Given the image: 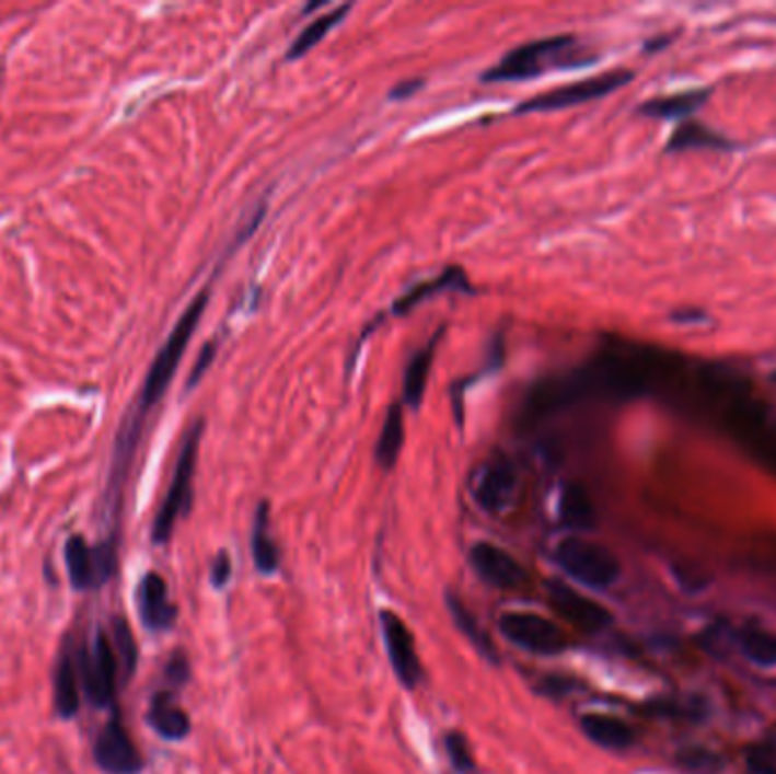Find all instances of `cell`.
Listing matches in <instances>:
<instances>
[{
  "label": "cell",
  "mask_w": 776,
  "mask_h": 774,
  "mask_svg": "<svg viewBox=\"0 0 776 774\" xmlns=\"http://www.w3.org/2000/svg\"><path fill=\"white\" fill-rule=\"evenodd\" d=\"M207 300H209V293H207V289H202V293H198L194 298V302L186 307V312L182 314V319L173 327L171 336L166 338V344L162 346L158 357L152 359L148 373H146V380H143V386H141V393L135 402V407L126 416V420H123V425H128L137 431H143V423H146L148 414L160 405V400L164 397V393L175 376V370L184 357V350H186V346H189V340L205 314Z\"/></svg>",
  "instance_id": "obj_1"
},
{
  "label": "cell",
  "mask_w": 776,
  "mask_h": 774,
  "mask_svg": "<svg viewBox=\"0 0 776 774\" xmlns=\"http://www.w3.org/2000/svg\"><path fill=\"white\" fill-rule=\"evenodd\" d=\"M577 42L570 35L545 37L530 44H522L507 53L498 65L490 67L482 80L484 82H522L543 76L547 69L575 67L577 61Z\"/></svg>",
  "instance_id": "obj_2"
},
{
  "label": "cell",
  "mask_w": 776,
  "mask_h": 774,
  "mask_svg": "<svg viewBox=\"0 0 776 774\" xmlns=\"http://www.w3.org/2000/svg\"><path fill=\"white\" fill-rule=\"evenodd\" d=\"M80 686L93 708H116V693L120 684V663L112 636L105 629L93 632L76 647Z\"/></svg>",
  "instance_id": "obj_3"
},
{
  "label": "cell",
  "mask_w": 776,
  "mask_h": 774,
  "mask_svg": "<svg viewBox=\"0 0 776 774\" xmlns=\"http://www.w3.org/2000/svg\"><path fill=\"white\" fill-rule=\"evenodd\" d=\"M200 435H202V423L198 420L182 441L175 471L166 490V498L154 516L152 522V543L164 545L173 536V530L177 520L192 509L194 500V477H196V463H198V446H200Z\"/></svg>",
  "instance_id": "obj_4"
},
{
  "label": "cell",
  "mask_w": 776,
  "mask_h": 774,
  "mask_svg": "<svg viewBox=\"0 0 776 774\" xmlns=\"http://www.w3.org/2000/svg\"><path fill=\"white\" fill-rule=\"evenodd\" d=\"M554 562L568 577L593 591H606L623 575V564L609 547L583 536H568L558 543Z\"/></svg>",
  "instance_id": "obj_5"
},
{
  "label": "cell",
  "mask_w": 776,
  "mask_h": 774,
  "mask_svg": "<svg viewBox=\"0 0 776 774\" xmlns=\"http://www.w3.org/2000/svg\"><path fill=\"white\" fill-rule=\"evenodd\" d=\"M65 562L76 591H99L118 568L116 536L89 545L82 536H71L65 545Z\"/></svg>",
  "instance_id": "obj_6"
},
{
  "label": "cell",
  "mask_w": 776,
  "mask_h": 774,
  "mask_svg": "<svg viewBox=\"0 0 776 774\" xmlns=\"http://www.w3.org/2000/svg\"><path fill=\"white\" fill-rule=\"evenodd\" d=\"M498 627L507 640L518 645L524 652L538 657L564 655L570 647L566 632L552 623L549 617L530 613V611H509L502 613Z\"/></svg>",
  "instance_id": "obj_7"
},
{
  "label": "cell",
  "mask_w": 776,
  "mask_h": 774,
  "mask_svg": "<svg viewBox=\"0 0 776 774\" xmlns=\"http://www.w3.org/2000/svg\"><path fill=\"white\" fill-rule=\"evenodd\" d=\"M634 80V73L627 69H613L593 78H586L566 86H558L547 91V94H541L532 101H526L518 107V114H534V112H558V109H568V107H577L583 103H591L598 99H604L613 91H617L619 86H625Z\"/></svg>",
  "instance_id": "obj_8"
},
{
  "label": "cell",
  "mask_w": 776,
  "mask_h": 774,
  "mask_svg": "<svg viewBox=\"0 0 776 774\" xmlns=\"http://www.w3.org/2000/svg\"><path fill=\"white\" fill-rule=\"evenodd\" d=\"M91 756L105 774H139L143 770V759L123 725L118 708H114L112 718L93 740Z\"/></svg>",
  "instance_id": "obj_9"
},
{
  "label": "cell",
  "mask_w": 776,
  "mask_h": 774,
  "mask_svg": "<svg viewBox=\"0 0 776 774\" xmlns=\"http://www.w3.org/2000/svg\"><path fill=\"white\" fill-rule=\"evenodd\" d=\"M547 600L554 611L579 632L602 634L613 625V613L604 604L575 591L561 579L547 581Z\"/></svg>",
  "instance_id": "obj_10"
},
{
  "label": "cell",
  "mask_w": 776,
  "mask_h": 774,
  "mask_svg": "<svg viewBox=\"0 0 776 774\" xmlns=\"http://www.w3.org/2000/svg\"><path fill=\"white\" fill-rule=\"evenodd\" d=\"M380 623H382V634H384V643H386V655H389L395 677L399 679V684L409 691L418 689L425 672H422V663H420L418 649H416V638H414L409 625L391 609H384L380 613Z\"/></svg>",
  "instance_id": "obj_11"
},
{
  "label": "cell",
  "mask_w": 776,
  "mask_h": 774,
  "mask_svg": "<svg viewBox=\"0 0 776 774\" xmlns=\"http://www.w3.org/2000/svg\"><path fill=\"white\" fill-rule=\"evenodd\" d=\"M518 490V471L513 461L505 454H495L484 461L475 473L473 495L475 502L490 516L505 513L516 498Z\"/></svg>",
  "instance_id": "obj_12"
},
{
  "label": "cell",
  "mask_w": 776,
  "mask_h": 774,
  "mask_svg": "<svg viewBox=\"0 0 776 774\" xmlns=\"http://www.w3.org/2000/svg\"><path fill=\"white\" fill-rule=\"evenodd\" d=\"M471 566L475 575L490 588L498 591H516L526 581V570L520 562L495 543L479 541L471 547Z\"/></svg>",
  "instance_id": "obj_13"
},
{
  "label": "cell",
  "mask_w": 776,
  "mask_h": 774,
  "mask_svg": "<svg viewBox=\"0 0 776 774\" xmlns=\"http://www.w3.org/2000/svg\"><path fill=\"white\" fill-rule=\"evenodd\" d=\"M137 604L141 623L148 632H169L177 621V607L169 598L166 579L158 573H148L139 581Z\"/></svg>",
  "instance_id": "obj_14"
},
{
  "label": "cell",
  "mask_w": 776,
  "mask_h": 774,
  "mask_svg": "<svg viewBox=\"0 0 776 774\" xmlns=\"http://www.w3.org/2000/svg\"><path fill=\"white\" fill-rule=\"evenodd\" d=\"M53 704L59 718L73 720L82 706V686L76 661V647H67L59 655L53 672Z\"/></svg>",
  "instance_id": "obj_15"
},
{
  "label": "cell",
  "mask_w": 776,
  "mask_h": 774,
  "mask_svg": "<svg viewBox=\"0 0 776 774\" xmlns=\"http://www.w3.org/2000/svg\"><path fill=\"white\" fill-rule=\"evenodd\" d=\"M146 720L152 731L164 740H184L192 731L189 714L175 702L171 691H158L152 695Z\"/></svg>",
  "instance_id": "obj_16"
},
{
  "label": "cell",
  "mask_w": 776,
  "mask_h": 774,
  "mask_svg": "<svg viewBox=\"0 0 776 774\" xmlns=\"http://www.w3.org/2000/svg\"><path fill=\"white\" fill-rule=\"evenodd\" d=\"M583 736L595 742V746L611 750V752H625L636 742V733L629 723L619 720L606 714H586L579 720Z\"/></svg>",
  "instance_id": "obj_17"
},
{
  "label": "cell",
  "mask_w": 776,
  "mask_h": 774,
  "mask_svg": "<svg viewBox=\"0 0 776 774\" xmlns=\"http://www.w3.org/2000/svg\"><path fill=\"white\" fill-rule=\"evenodd\" d=\"M445 607L452 615V621L456 625V629L471 640V645L477 649L479 657H484L490 666H500V652L498 647L493 645V638L488 636V632L482 627V623L475 617V613L468 609L456 593L448 591L445 593Z\"/></svg>",
  "instance_id": "obj_18"
},
{
  "label": "cell",
  "mask_w": 776,
  "mask_h": 774,
  "mask_svg": "<svg viewBox=\"0 0 776 774\" xmlns=\"http://www.w3.org/2000/svg\"><path fill=\"white\" fill-rule=\"evenodd\" d=\"M558 516H561L566 528L575 532H591L598 524V513L591 495L577 482L564 486L561 498H558Z\"/></svg>",
  "instance_id": "obj_19"
},
{
  "label": "cell",
  "mask_w": 776,
  "mask_h": 774,
  "mask_svg": "<svg viewBox=\"0 0 776 774\" xmlns=\"http://www.w3.org/2000/svg\"><path fill=\"white\" fill-rule=\"evenodd\" d=\"M710 96V89H686L676 91V94H665L645 101L638 112L649 118H686L693 112H697Z\"/></svg>",
  "instance_id": "obj_20"
},
{
  "label": "cell",
  "mask_w": 776,
  "mask_h": 774,
  "mask_svg": "<svg viewBox=\"0 0 776 774\" xmlns=\"http://www.w3.org/2000/svg\"><path fill=\"white\" fill-rule=\"evenodd\" d=\"M471 291L468 280H465V273L461 268H450L443 275H439L437 280L422 282L414 289H409L405 296H402L395 304H393V314H407L412 309H416L422 300H429L441 291Z\"/></svg>",
  "instance_id": "obj_21"
},
{
  "label": "cell",
  "mask_w": 776,
  "mask_h": 774,
  "mask_svg": "<svg viewBox=\"0 0 776 774\" xmlns=\"http://www.w3.org/2000/svg\"><path fill=\"white\" fill-rule=\"evenodd\" d=\"M443 332H437L433 334V338L429 340V344L416 353L409 363H407V370H405V386H402V395H405V402L409 407H420V402H422V395H425V389H427V380H429V373H431V361H433V353H437V344H439V336Z\"/></svg>",
  "instance_id": "obj_22"
},
{
  "label": "cell",
  "mask_w": 776,
  "mask_h": 774,
  "mask_svg": "<svg viewBox=\"0 0 776 774\" xmlns=\"http://www.w3.org/2000/svg\"><path fill=\"white\" fill-rule=\"evenodd\" d=\"M402 446H405V414H402L399 402H395L386 412L375 448V459L384 471H391L395 466Z\"/></svg>",
  "instance_id": "obj_23"
},
{
  "label": "cell",
  "mask_w": 776,
  "mask_h": 774,
  "mask_svg": "<svg viewBox=\"0 0 776 774\" xmlns=\"http://www.w3.org/2000/svg\"><path fill=\"white\" fill-rule=\"evenodd\" d=\"M731 148L729 141L716 130L704 128L697 120H686L672 132L668 139V152H686V150H725Z\"/></svg>",
  "instance_id": "obj_24"
},
{
  "label": "cell",
  "mask_w": 776,
  "mask_h": 774,
  "mask_svg": "<svg viewBox=\"0 0 776 774\" xmlns=\"http://www.w3.org/2000/svg\"><path fill=\"white\" fill-rule=\"evenodd\" d=\"M253 562L262 575H273L279 568V550L270 536L268 502H259L253 522Z\"/></svg>",
  "instance_id": "obj_25"
},
{
  "label": "cell",
  "mask_w": 776,
  "mask_h": 774,
  "mask_svg": "<svg viewBox=\"0 0 776 774\" xmlns=\"http://www.w3.org/2000/svg\"><path fill=\"white\" fill-rule=\"evenodd\" d=\"M742 657L761 668H776V634L763 627H744L738 634Z\"/></svg>",
  "instance_id": "obj_26"
},
{
  "label": "cell",
  "mask_w": 776,
  "mask_h": 774,
  "mask_svg": "<svg viewBox=\"0 0 776 774\" xmlns=\"http://www.w3.org/2000/svg\"><path fill=\"white\" fill-rule=\"evenodd\" d=\"M350 12V5H340V8H334L332 12L314 19L312 23H309L302 33L298 35V39L291 44L289 53H287V59H298L302 55H306L309 50H312L316 44H321L325 39V35L329 33L332 27H336L340 21H344V16Z\"/></svg>",
  "instance_id": "obj_27"
},
{
  "label": "cell",
  "mask_w": 776,
  "mask_h": 774,
  "mask_svg": "<svg viewBox=\"0 0 776 774\" xmlns=\"http://www.w3.org/2000/svg\"><path fill=\"white\" fill-rule=\"evenodd\" d=\"M109 636H112L116 657L120 663V672H123V677L130 679L137 668V661H139V649H137L135 634H132L126 617H120V615L112 617V634Z\"/></svg>",
  "instance_id": "obj_28"
},
{
  "label": "cell",
  "mask_w": 776,
  "mask_h": 774,
  "mask_svg": "<svg viewBox=\"0 0 776 774\" xmlns=\"http://www.w3.org/2000/svg\"><path fill=\"white\" fill-rule=\"evenodd\" d=\"M676 765L681 770H686L688 774H720L725 767V761L706 748H684L679 750L674 756Z\"/></svg>",
  "instance_id": "obj_29"
},
{
  "label": "cell",
  "mask_w": 776,
  "mask_h": 774,
  "mask_svg": "<svg viewBox=\"0 0 776 774\" xmlns=\"http://www.w3.org/2000/svg\"><path fill=\"white\" fill-rule=\"evenodd\" d=\"M443 746L448 752V759L452 763V767L456 770V774H477V763L475 756L471 752L468 738L461 731H448L443 738Z\"/></svg>",
  "instance_id": "obj_30"
},
{
  "label": "cell",
  "mask_w": 776,
  "mask_h": 774,
  "mask_svg": "<svg viewBox=\"0 0 776 774\" xmlns=\"http://www.w3.org/2000/svg\"><path fill=\"white\" fill-rule=\"evenodd\" d=\"M744 765L752 774H776V746L756 742L744 752Z\"/></svg>",
  "instance_id": "obj_31"
},
{
  "label": "cell",
  "mask_w": 776,
  "mask_h": 774,
  "mask_svg": "<svg viewBox=\"0 0 776 774\" xmlns=\"http://www.w3.org/2000/svg\"><path fill=\"white\" fill-rule=\"evenodd\" d=\"M211 586L213 588H225L232 579V559L228 552H219L216 554V559L211 562V573H209Z\"/></svg>",
  "instance_id": "obj_32"
},
{
  "label": "cell",
  "mask_w": 776,
  "mask_h": 774,
  "mask_svg": "<svg viewBox=\"0 0 776 774\" xmlns=\"http://www.w3.org/2000/svg\"><path fill=\"white\" fill-rule=\"evenodd\" d=\"M164 674H166V679L171 681L173 686H184L186 681H189V674H192L189 661H186V657H184L182 652H175V655L169 659Z\"/></svg>",
  "instance_id": "obj_33"
},
{
  "label": "cell",
  "mask_w": 776,
  "mask_h": 774,
  "mask_svg": "<svg viewBox=\"0 0 776 774\" xmlns=\"http://www.w3.org/2000/svg\"><path fill=\"white\" fill-rule=\"evenodd\" d=\"M674 577L676 581L681 584V588H686V593H699V588H704L708 581L702 573L693 570V568H686V570H679L674 566Z\"/></svg>",
  "instance_id": "obj_34"
},
{
  "label": "cell",
  "mask_w": 776,
  "mask_h": 774,
  "mask_svg": "<svg viewBox=\"0 0 776 774\" xmlns=\"http://www.w3.org/2000/svg\"><path fill=\"white\" fill-rule=\"evenodd\" d=\"M213 353H216V346H213V344L205 346V350H202V353H200V357H198V363H196V366H194V370H192L189 386H196V384L200 382V378L205 376V370L209 368V363H211V359H213Z\"/></svg>",
  "instance_id": "obj_35"
},
{
  "label": "cell",
  "mask_w": 776,
  "mask_h": 774,
  "mask_svg": "<svg viewBox=\"0 0 776 774\" xmlns=\"http://www.w3.org/2000/svg\"><path fill=\"white\" fill-rule=\"evenodd\" d=\"M672 321H674V323H681V325L702 323V321H706V314L699 312V309H681V312L672 314Z\"/></svg>",
  "instance_id": "obj_36"
},
{
  "label": "cell",
  "mask_w": 776,
  "mask_h": 774,
  "mask_svg": "<svg viewBox=\"0 0 776 774\" xmlns=\"http://www.w3.org/2000/svg\"><path fill=\"white\" fill-rule=\"evenodd\" d=\"M420 84H422V80L397 84V86L391 91V99H393V101H402V99H407V96H414V91H416Z\"/></svg>",
  "instance_id": "obj_37"
},
{
  "label": "cell",
  "mask_w": 776,
  "mask_h": 774,
  "mask_svg": "<svg viewBox=\"0 0 776 774\" xmlns=\"http://www.w3.org/2000/svg\"><path fill=\"white\" fill-rule=\"evenodd\" d=\"M772 384L776 386V373H772Z\"/></svg>",
  "instance_id": "obj_38"
}]
</instances>
